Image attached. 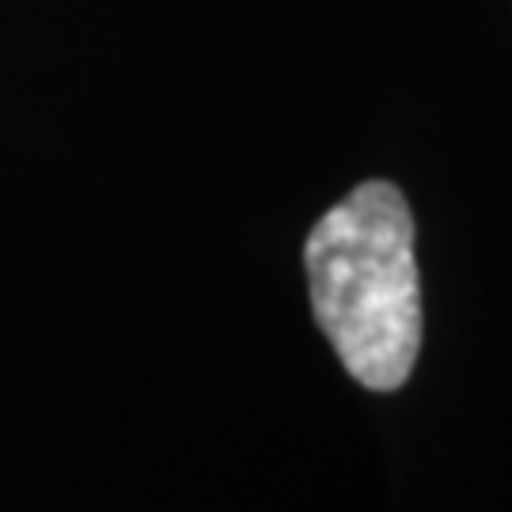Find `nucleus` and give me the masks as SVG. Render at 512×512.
Here are the masks:
<instances>
[{"label":"nucleus","mask_w":512,"mask_h":512,"mask_svg":"<svg viewBox=\"0 0 512 512\" xmlns=\"http://www.w3.org/2000/svg\"><path fill=\"white\" fill-rule=\"evenodd\" d=\"M315 323L368 391H399L421 353V277L414 213L384 179L327 209L304 243Z\"/></svg>","instance_id":"nucleus-1"}]
</instances>
